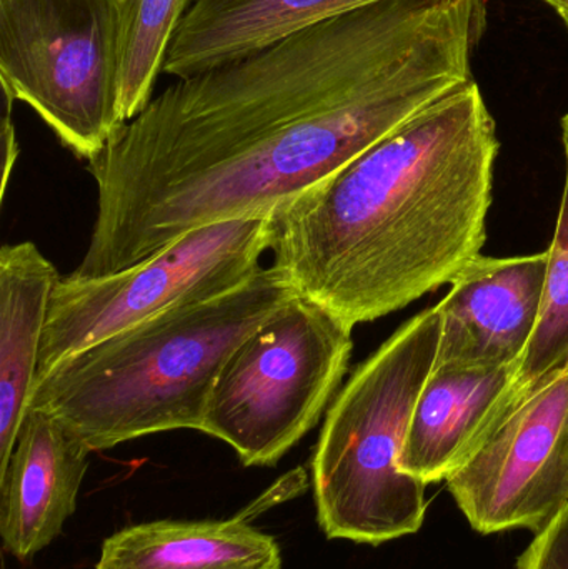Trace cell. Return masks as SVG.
Listing matches in <instances>:
<instances>
[{"mask_svg":"<svg viewBox=\"0 0 568 569\" xmlns=\"http://www.w3.org/2000/svg\"><path fill=\"white\" fill-rule=\"evenodd\" d=\"M484 23L486 0H380L176 79L87 162L97 216L70 276L272 216L474 79Z\"/></svg>","mask_w":568,"mask_h":569,"instance_id":"1","label":"cell"},{"mask_svg":"<svg viewBox=\"0 0 568 569\" xmlns=\"http://www.w3.org/2000/svg\"><path fill=\"white\" fill-rule=\"evenodd\" d=\"M500 142L470 79L272 213V266L349 327L436 291L480 256Z\"/></svg>","mask_w":568,"mask_h":569,"instance_id":"2","label":"cell"},{"mask_svg":"<svg viewBox=\"0 0 568 569\" xmlns=\"http://www.w3.org/2000/svg\"><path fill=\"white\" fill-rule=\"evenodd\" d=\"M299 291L276 267L163 311L79 353L33 383L29 410L52 415L90 451L173 430L202 431L230 355Z\"/></svg>","mask_w":568,"mask_h":569,"instance_id":"3","label":"cell"},{"mask_svg":"<svg viewBox=\"0 0 568 569\" xmlns=\"http://www.w3.org/2000/svg\"><path fill=\"white\" fill-rule=\"evenodd\" d=\"M439 308H427L357 367L326 413L312 455L317 521L330 540L377 545L426 518L422 480L400 468L413 408L436 365Z\"/></svg>","mask_w":568,"mask_h":569,"instance_id":"4","label":"cell"},{"mask_svg":"<svg viewBox=\"0 0 568 569\" xmlns=\"http://www.w3.org/2000/svg\"><path fill=\"white\" fill-rule=\"evenodd\" d=\"M352 327L297 293L223 365L200 433L233 448L243 467H276L339 393Z\"/></svg>","mask_w":568,"mask_h":569,"instance_id":"5","label":"cell"},{"mask_svg":"<svg viewBox=\"0 0 568 569\" xmlns=\"http://www.w3.org/2000/svg\"><path fill=\"white\" fill-rule=\"evenodd\" d=\"M122 0H0V82L77 159L102 152L117 113Z\"/></svg>","mask_w":568,"mask_h":569,"instance_id":"6","label":"cell"},{"mask_svg":"<svg viewBox=\"0 0 568 569\" xmlns=\"http://www.w3.org/2000/svg\"><path fill=\"white\" fill-rule=\"evenodd\" d=\"M272 243V216L200 227L109 276L60 277L43 328L37 380L60 361L163 311L249 282ZM36 380V381H37Z\"/></svg>","mask_w":568,"mask_h":569,"instance_id":"7","label":"cell"},{"mask_svg":"<svg viewBox=\"0 0 568 569\" xmlns=\"http://www.w3.org/2000/svg\"><path fill=\"white\" fill-rule=\"evenodd\" d=\"M568 367L514 407L447 478L472 528L539 533L568 505Z\"/></svg>","mask_w":568,"mask_h":569,"instance_id":"8","label":"cell"},{"mask_svg":"<svg viewBox=\"0 0 568 569\" xmlns=\"http://www.w3.org/2000/svg\"><path fill=\"white\" fill-rule=\"evenodd\" d=\"M547 259H474L437 305L442 333L434 370L517 367L539 320Z\"/></svg>","mask_w":568,"mask_h":569,"instance_id":"9","label":"cell"},{"mask_svg":"<svg viewBox=\"0 0 568 569\" xmlns=\"http://www.w3.org/2000/svg\"><path fill=\"white\" fill-rule=\"evenodd\" d=\"M92 451L52 415L27 411L0 473V537L17 560L49 547L77 508Z\"/></svg>","mask_w":568,"mask_h":569,"instance_id":"10","label":"cell"},{"mask_svg":"<svg viewBox=\"0 0 568 569\" xmlns=\"http://www.w3.org/2000/svg\"><path fill=\"white\" fill-rule=\"evenodd\" d=\"M380 0H192L163 73L186 79L252 56L317 23Z\"/></svg>","mask_w":568,"mask_h":569,"instance_id":"11","label":"cell"},{"mask_svg":"<svg viewBox=\"0 0 568 569\" xmlns=\"http://www.w3.org/2000/svg\"><path fill=\"white\" fill-rule=\"evenodd\" d=\"M517 367L432 370L413 408L400 468L423 483L447 480L482 440Z\"/></svg>","mask_w":568,"mask_h":569,"instance_id":"12","label":"cell"},{"mask_svg":"<svg viewBox=\"0 0 568 569\" xmlns=\"http://www.w3.org/2000/svg\"><path fill=\"white\" fill-rule=\"evenodd\" d=\"M60 276L33 242L0 250V473L29 411L43 328Z\"/></svg>","mask_w":568,"mask_h":569,"instance_id":"13","label":"cell"},{"mask_svg":"<svg viewBox=\"0 0 568 569\" xmlns=\"http://www.w3.org/2000/svg\"><path fill=\"white\" fill-rule=\"evenodd\" d=\"M96 569H282L276 538L243 515L229 520H160L107 538Z\"/></svg>","mask_w":568,"mask_h":569,"instance_id":"14","label":"cell"},{"mask_svg":"<svg viewBox=\"0 0 568 569\" xmlns=\"http://www.w3.org/2000/svg\"><path fill=\"white\" fill-rule=\"evenodd\" d=\"M547 257L546 284L536 330L517 365L509 390L490 413L480 443L514 407L568 367V159L559 220Z\"/></svg>","mask_w":568,"mask_h":569,"instance_id":"15","label":"cell"},{"mask_svg":"<svg viewBox=\"0 0 568 569\" xmlns=\"http://www.w3.org/2000/svg\"><path fill=\"white\" fill-rule=\"evenodd\" d=\"M190 2L122 0L117 57V113L122 126L153 99L173 33Z\"/></svg>","mask_w":568,"mask_h":569,"instance_id":"16","label":"cell"},{"mask_svg":"<svg viewBox=\"0 0 568 569\" xmlns=\"http://www.w3.org/2000/svg\"><path fill=\"white\" fill-rule=\"evenodd\" d=\"M517 569H568V505L536 533L517 561Z\"/></svg>","mask_w":568,"mask_h":569,"instance_id":"17","label":"cell"},{"mask_svg":"<svg viewBox=\"0 0 568 569\" xmlns=\"http://www.w3.org/2000/svg\"><path fill=\"white\" fill-rule=\"evenodd\" d=\"M3 120H2V186H0V199L3 200L7 186L10 182L13 167L19 159V142H17L16 126L12 120L13 99L3 92Z\"/></svg>","mask_w":568,"mask_h":569,"instance_id":"18","label":"cell"},{"mask_svg":"<svg viewBox=\"0 0 568 569\" xmlns=\"http://www.w3.org/2000/svg\"><path fill=\"white\" fill-rule=\"evenodd\" d=\"M542 2L547 3L560 17L568 30V0H542Z\"/></svg>","mask_w":568,"mask_h":569,"instance_id":"19","label":"cell"},{"mask_svg":"<svg viewBox=\"0 0 568 569\" xmlns=\"http://www.w3.org/2000/svg\"><path fill=\"white\" fill-rule=\"evenodd\" d=\"M562 143L566 150V159H568V113L562 119Z\"/></svg>","mask_w":568,"mask_h":569,"instance_id":"20","label":"cell"},{"mask_svg":"<svg viewBox=\"0 0 568 569\" xmlns=\"http://www.w3.org/2000/svg\"><path fill=\"white\" fill-rule=\"evenodd\" d=\"M566 450H567V461H568V425H567V435H566Z\"/></svg>","mask_w":568,"mask_h":569,"instance_id":"21","label":"cell"}]
</instances>
